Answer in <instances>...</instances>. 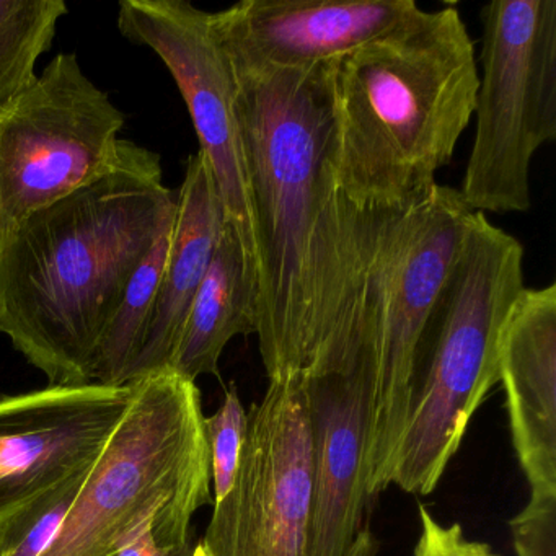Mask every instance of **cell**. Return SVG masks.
Here are the masks:
<instances>
[{
    "label": "cell",
    "instance_id": "cell-1",
    "mask_svg": "<svg viewBox=\"0 0 556 556\" xmlns=\"http://www.w3.org/2000/svg\"><path fill=\"white\" fill-rule=\"evenodd\" d=\"M338 61L232 66L256 247L255 334L269 380L350 376L372 350L383 213H361L338 190Z\"/></svg>",
    "mask_w": 556,
    "mask_h": 556
},
{
    "label": "cell",
    "instance_id": "cell-2",
    "mask_svg": "<svg viewBox=\"0 0 556 556\" xmlns=\"http://www.w3.org/2000/svg\"><path fill=\"white\" fill-rule=\"evenodd\" d=\"M175 211L159 154L123 139L112 172L0 236V333L51 387L93 382L106 325Z\"/></svg>",
    "mask_w": 556,
    "mask_h": 556
},
{
    "label": "cell",
    "instance_id": "cell-3",
    "mask_svg": "<svg viewBox=\"0 0 556 556\" xmlns=\"http://www.w3.org/2000/svg\"><path fill=\"white\" fill-rule=\"evenodd\" d=\"M478 64L455 5L419 11L338 61L334 178L361 213H403L438 187L477 102Z\"/></svg>",
    "mask_w": 556,
    "mask_h": 556
},
{
    "label": "cell",
    "instance_id": "cell-4",
    "mask_svg": "<svg viewBox=\"0 0 556 556\" xmlns=\"http://www.w3.org/2000/svg\"><path fill=\"white\" fill-rule=\"evenodd\" d=\"M523 247L475 213L426 328L390 484L435 490L497 379L501 328L523 291Z\"/></svg>",
    "mask_w": 556,
    "mask_h": 556
},
{
    "label": "cell",
    "instance_id": "cell-5",
    "mask_svg": "<svg viewBox=\"0 0 556 556\" xmlns=\"http://www.w3.org/2000/svg\"><path fill=\"white\" fill-rule=\"evenodd\" d=\"M128 386L122 419L41 556H113L152 520L190 535L194 513L211 503L197 382L164 369Z\"/></svg>",
    "mask_w": 556,
    "mask_h": 556
},
{
    "label": "cell",
    "instance_id": "cell-6",
    "mask_svg": "<svg viewBox=\"0 0 556 556\" xmlns=\"http://www.w3.org/2000/svg\"><path fill=\"white\" fill-rule=\"evenodd\" d=\"M473 216L460 191L442 185L403 213H383L376 250V330L366 369L364 481L370 501L390 486L426 328Z\"/></svg>",
    "mask_w": 556,
    "mask_h": 556
},
{
    "label": "cell",
    "instance_id": "cell-7",
    "mask_svg": "<svg viewBox=\"0 0 556 556\" xmlns=\"http://www.w3.org/2000/svg\"><path fill=\"white\" fill-rule=\"evenodd\" d=\"M473 146L460 194L473 213H527L530 165L556 139V0L481 9Z\"/></svg>",
    "mask_w": 556,
    "mask_h": 556
},
{
    "label": "cell",
    "instance_id": "cell-8",
    "mask_svg": "<svg viewBox=\"0 0 556 556\" xmlns=\"http://www.w3.org/2000/svg\"><path fill=\"white\" fill-rule=\"evenodd\" d=\"M125 113L61 53L0 112V236L112 172Z\"/></svg>",
    "mask_w": 556,
    "mask_h": 556
},
{
    "label": "cell",
    "instance_id": "cell-9",
    "mask_svg": "<svg viewBox=\"0 0 556 556\" xmlns=\"http://www.w3.org/2000/svg\"><path fill=\"white\" fill-rule=\"evenodd\" d=\"M311 413L301 377L269 380L247 412L232 488L214 503L211 556H305L312 497Z\"/></svg>",
    "mask_w": 556,
    "mask_h": 556
},
{
    "label": "cell",
    "instance_id": "cell-10",
    "mask_svg": "<svg viewBox=\"0 0 556 556\" xmlns=\"http://www.w3.org/2000/svg\"><path fill=\"white\" fill-rule=\"evenodd\" d=\"M118 30L131 43L154 51L174 77L200 139V152L210 165L226 223L242 243L256 291V247L236 73L214 30L213 12L188 0H123Z\"/></svg>",
    "mask_w": 556,
    "mask_h": 556
},
{
    "label": "cell",
    "instance_id": "cell-11",
    "mask_svg": "<svg viewBox=\"0 0 556 556\" xmlns=\"http://www.w3.org/2000/svg\"><path fill=\"white\" fill-rule=\"evenodd\" d=\"M129 386L51 387L0 399V520L86 470L128 406Z\"/></svg>",
    "mask_w": 556,
    "mask_h": 556
},
{
    "label": "cell",
    "instance_id": "cell-12",
    "mask_svg": "<svg viewBox=\"0 0 556 556\" xmlns=\"http://www.w3.org/2000/svg\"><path fill=\"white\" fill-rule=\"evenodd\" d=\"M421 11L415 0H242L213 12L236 67L305 70L338 61Z\"/></svg>",
    "mask_w": 556,
    "mask_h": 556
},
{
    "label": "cell",
    "instance_id": "cell-13",
    "mask_svg": "<svg viewBox=\"0 0 556 556\" xmlns=\"http://www.w3.org/2000/svg\"><path fill=\"white\" fill-rule=\"evenodd\" d=\"M304 386L314 448L305 556H346L370 501L364 481L367 376L361 369Z\"/></svg>",
    "mask_w": 556,
    "mask_h": 556
},
{
    "label": "cell",
    "instance_id": "cell-14",
    "mask_svg": "<svg viewBox=\"0 0 556 556\" xmlns=\"http://www.w3.org/2000/svg\"><path fill=\"white\" fill-rule=\"evenodd\" d=\"M497 379L530 494H556V285L523 288L501 328Z\"/></svg>",
    "mask_w": 556,
    "mask_h": 556
},
{
    "label": "cell",
    "instance_id": "cell-15",
    "mask_svg": "<svg viewBox=\"0 0 556 556\" xmlns=\"http://www.w3.org/2000/svg\"><path fill=\"white\" fill-rule=\"evenodd\" d=\"M226 216L204 155H191L177 194L170 247L154 311L129 382L170 367L191 302L206 276Z\"/></svg>",
    "mask_w": 556,
    "mask_h": 556
},
{
    "label": "cell",
    "instance_id": "cell-16",
    "mask_svg": "<svg viewBox=\"0 0 556 556\" xmlns=\"http://www.w3.org/2000/svg\"><path fill=\"white\" fill-rule=\"evenodd\" d=\"M255 281L242 243L226 223L168 369L191 382L219 376V359L229 341L237 334H255Z\"/></svg>",
    "mask_w": 556,
    "mask_h": 556
},
{
    "label": "cell",
    "instance_id": "cell-17",
    "mask_svg": "<svg viewBox=\"0 0 556 556\" xmlns=\"http://www.w3.org/2000/svg\"><path fill=\"white\" fill-rule=\"evenodd\" d=\"M174 226V224H172ZM172 226L159 237L135 275L106 325L93 367V382L109 387L128 386L132 364L141 351L146 330L154 311L159 285L170 247Z\"/></svg>",
    "mask_w": 556,
    "mask_h": 556
},
{
    "label": "cell",
    "instance_id": "cell-18",
    "mask_svg": "<svg viewBox=\"0 0 556 556\" xmlns=\"http://www.w3.org/2000/svg\"><path fill=\"white\" fill-rule=\"evenodd\" d=\"M67 14L63 0H0V112L35 83Z\"/></svg>",
    "mask_w": 556,
    "mask_h": 556
},
{
    "label": "cell",
    "instance_id": "cell-19",
    "mask_svg": "<svg viewBox=\"0 0 556 556\" xmlns=\"http://www.w3.org/2000/svg\"><path fill=\"white\" fill-rule=\"evenodd\" d=\"M89 468L64 478L0 520V556L43 555L73 506Z\"/></svg>",
    "mask_w": 556,
    "mask_h": 556
},
{
    "label": "cell",
    "instance_id": "cell-20",
    "mask_svg": "<svg viewBox=\"0 0 556 556\" xmlns=\"http://www.w3.org/2000/svg\"><path fill=\"white\" fill-rule=\"evenodd\" d=\"M247 431V409L233 386L226 390L223 405L211 416H204V435L210 451L211 481L214 503L223 500L236 480L240 452Z\"/></svg>",
    "mask_w": 556,
    "mask_h": 556
},
{
    "label": "cell",
    "instance_id": "cell-21",
    "mask_svg": "<svg viewBox=\"0 0 556 556\" xmlns=\"http://www.w3.org/2000/svg\"><path fill=\"white\" fill-rule=\"evenodd\" d=\"M509 527L517 556H556V494H530Z\"/></svg>",
    "mask_w": 556,
    "mask_h": 556
},
{
    "label": "cell",
    "instance_id": "cell-22",
    "mask_svg": "<svg viewBox=\"0 0 556 556\" xmlns=\"http://www.w3.org/2000/svg\"><path fill=\"white\" fill-rule=\"evenodd\" d=\"M421 533L413 556H501L488 543L468 539L460 523L439 522L425 504H419Z\"/></svg>",
    "mask_w": 556,
    "mask_h": 556
},
{
    "label": "cell",
    "instance_id": "cell-23",
    "mask_svg": "<svg viewBox=\"0 0 556 556\" xmlns=\"http://www.w3.org/2000/svg\"><path fill=\"white\" fill-rule=\"evenodd\" d=\"M377 552H379V542L374 536L372 530L364 526L346 556H377Z\"/></svg>",
    "mask_w": 556,
    "mask_h": 556
},
{
    "label": "cell",
    "instance_id": "cell-24",
    "mask_svg": "<svg viewBox=\"0 0 556 556\" xmlns=\"http://www.w3.org/2000/svg\"><path fill=\"white\" fill-rule=\"evenodd\" d=\"M191 556H211L210 553H207V549L204 548L203 543H198V545H194L193 552H191Z\"/></svg>",
    "mask_w": 556,
    "mask_h": 556
}]
</instances>
